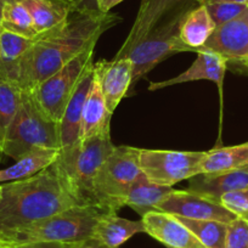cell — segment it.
Masks as SVG:
<instances>
[{
	"label": "cell",
	"instance_id": "1",
	"mask_svg": "<svg viewBox=\"0 0 248 248\" xmlns=\"http://www.w3.org/2000/svg\"><path fill=\"white\" fill-rule=\"evenodd\" d=\"M119 21L114 14L73 9L63 25L35 38L27 52L8 71L5 79L21 90L34 89L83 50L96 44L105 31Z\"/></svg>",
	"mask_w": 248,
	"mask_h": 248
},
{
	"label": "cell",
	"instance_id": "2",
	"mask_svg": "<svg viewBox=\"0 0 248 248\" xmlns=\"http://www.w3.org/2000/svg\"><path fill=\"white\" fill-rule=\"evenodd\" d=\"M196 4V0H142L134 26L116 55L132 60V88L159 62L190 51L180 39V26Z\"/></svg>",
	"mask_w": 248,
	"mask_h": 248
},
{
	"label": "cell",
	"instance_id": "3",
	"mask_svg": "<svg viewBox=\"0 0 248 248\" xmlns=\"http://www.w3.org/2000/svg\"><path fill=\"white\" fill-rule=\"evenodd\" d=\"M1 187L0 245L13 233L79 204L55 163L28 179L1 184Z\"/></svg>",
	"mask_w": 248,
	"mask_h": 248
},
{
	"label": "cell",
	"instance_id": "4",
	"mask_svg": "<svg viewBox=\"0 0 248 248\" xmlns=\"http://www.w3.org/2000/svg\"><path fill=\"white\" fill-rule=\"evenodd\" d=\"M109 212L96 206H73L13 233L1 246L31 242H60L63 245L90 238L97 221Z\"/></svg>",
	"mask_w": 248,
	"mask_h": 248
},
{
	"label": "cell",
	"instance_id": "5",
	"mask_svg": "<svg viewBox=\"0 0 248 248\" xmlns=\"http://www.w3.org/2000/svg\"><path fill=\"white\" fill-rule=\"evenodd\" d=\"M38 149H60L59 123L40 109L31 90H22L20 106L9 128L1 155L17 161Z\"/></svg>",
	"mask_w": 248,
	"mask_h": 248
},
{
	"label": "cell",
	"instance_id": "6",
	"mask_svg": "<svg viewBox=\"0 0 248 248\" xmlns=\"http://www.w3.org/2000/svg\"><path fill=\"white\" fill-rule=\"evenodd\" d=\"M139 154L137 147L116 146L102 162L93 187L97 207L117 214L125 206L130 187L141 173Z\"/></svg>",
	"mask_w": 248,
	"mask_h": 248
},
{
	"label": "cell",
	"instance_id": "7",
	"mask_svg": "<svg viewBox=\"0 0 248 248\" xmlns=\"http://www.w3.org/2000/svg\"><path fill=\"white\" fill-rule=\"evenodd\" d=\"M114 147L109 133H101L82 140L67 159L55 162L71 192L82 206H96L93 190L95 175Z\"/></svg>",
	"mask_w": 248,
	"mask_h": 248
},
{
	"label": "cell",
	"instance_id": "8",
	"mask_svg": "<svg viewBox=\"0 0 248 248\" xmlns=\"http://www.w3.org/2000/svg\"><path fill=\"white\" fill-rule=\"evenodd\" d=\"M95 46L96 44L88 46L56 73L31 90L40 109L56 123L61 119L87 68L94 63Z\"/></svg>",
	"mask_w": 248,
	"mask_h": 248
},
{
	"label": "cell",
	"instance_id": "9",
	"mask_svg": "<svg viewBox=\"0 0 248 248\" xmlns=\"http://www.w3.org/2000/svg\"><path fill=\"white\" fill-rule=\"evenodd\" d=\"M204 152L168 151L140 149L141 173L152 183L170 186L202 174L201 163Z\"/></svg>",
	"mask_w": 248,
	"mask_h": 248
},
{
	"label": "cell",
	"instance_id": "10",
	"mask_svg": "<svg viewBox=\"0 0 248 248\" xmlns=\"http://www.w3.org/2000/svg\"><path fill=\"white\" fill-rule=\"evenodd\" d=\"M157 211L166 212L181 218L195 220H216L230 224L237 217L221 206L220 202L214 201L202 195L187 190H173L158 206Z\"/></svg>",
	"mask_w": 248,
	"mask_h": 248
},
{
	"label": "cell",
	"instance_id": "11",
	"mask_svg": "<svg viewBox=\"0 0 248 248\" xmlns=\"http://www.w3.org/2000/svg\"><path fill=\"white\" fill-rule=\"evenodd\" d=\"M93 73H94V63L87 68L59 122L60 155L56 159L57 162L67 159L80 144L83 107L92 85Z\"/></svg>",
	"mask_w": 248,
	"mask_h": 248
},
{
	"label": "cell",
	"instance_id": "12",
	"mask_svg": "<svg viewBox=\"0 0 248 248\" xmlns=\"http://www.w3.org/2000/svg\"><path fill=\"white\" fill-rule=\"evenodd\" d=\"M211 51L226 61H235L248 54V9L238 17L218 26L206 44L196 52Z\"/></svg>",
	"mask_w": 248,
	"mask_h": 248
},
{
	"label": "cell",
	"instance_id": "13",
	"mask_svg": "<svg viewBox=\"0 0 248 248\" xmlns=\"http://www.w3.org/2000/svg\"><path fill=\"white\" fill-rule=\"evenodd\" d=\"M107 109L113 114L117 106L132 88L133 62L129 57H114L94 63Z\"/></svg>",
	"mask_w": 248,
	"mask_h": 248
},
{
	"label": "cell",
	"instance_id": "14",
	"mask_svg": "<svg viewBox=\"0 0 248 248\" xmlns=\"http://www.w3.org/2000/svg\"><path fill=\"white\" fill-rule=\"evenodd\" d=\"M145 232L168 248H204L175 216L161 211L149 212L141 217Z\"/></svg>",
	"mask_w": 248,
	"mask_h": 248
},
{
	"label": "cell",
	"instance_id": "15",
	"mask_svg": "<svg viewBox=\"0 0 248 248\" xmlns=\"http://www.w3.org/2000/svg\"><path fill=\"white\" fill-rule=\"evenodd\" d=\"M226 70H228V61L220 55L211 51H200L197 52V57L194 63L185 72L164 82L150 83L149 90L154 92V90L163 89L181 83L195 82V80H211L216 83L221 90Z\"/></svg>",
	"mask_w": 248,
	"mask_h": 248
},
{
	"label": "cell",
	"instance_id": "16",
	"mask_svg": "<svg viewBox=\"0 0 248 248\" xmlns=\"http://www.w3.org/2000/svg\"><path fill=\"white\" fill-rule=\"evenodd\" d=\"M111 117L112 113L107 109L105 97L100 88L99 77L94 70L92 85L83 107L80 141L101 133H109Z\"/></svg>",
	"mask_w": 248,
	"mask_h": 248
},
{
	"label": "cell",
	"instance_id": "17",
	"mask_svg": "<svg viewBox=\"0 0 248 248\" xmlns=\"http://www.w3.org/2000/svg\"><path fill=\"white\" fill-rule=\"evenodd\" d=\"M189 187L186 189L187 191L202 195L219 202L220 196L225 192L248 189V167L219 175L200 174L189 179Z\"/></svg>",
	"mask_w": 248,
	"mask_h": 248
},
{
	"label": "cell",
	"instance_id": "18",
	"mask_svg": "<svg viewBox=\"0 0 248 248\" xmlns=\"http://www.w3.org/2000/svg\"><path fill=\"white\" fill-rule=\"evenodd\" d=\"M32 16L38 34L62 26L73 11L72 0H20Z\"/></svg>",
	"mask_w": 248,
	"mask_h": 248
},
{
	"label": "cell",
	"instance_id": "19",
	"mask_svg": "<svg viewBox=\"0 0 248 248\" xmlns=\"http://www.w3.org/2000/svg\"><path fill=\"white\" fill-rule=\"evenodd\" d=\"M140 232H145L142 220H129L108 213L97 221L92 237L111 248H119V246Z\"/></svg>",
	"mask_w": 248,
	"mask_h": 248
},
{
	"label": "cell",
	"instance_id": "20",
	"mask_svg": "<svg viewBox=\"0 0 248 248\" xmlns=\"http://www.w3.org/2000/svg\"><path fill=\"white\" fill-rule=\"evenodd\" d=\"M248 167V142L217 147L204 152L201 170L204 175H219Z\"/></svg>",
	"mask_w": 248,
	"mask_h": 248
},
{
	"label": "cell",
	"instance_id": "21",
	"mask_svg": "<svg viewBox=\"0 0 248 248\" xmlns=\"http://www.w3.org/2000/svg\"><path fill=\"white\" fill-rule=\"evenodd\" d=\"M173 191L170 186H162L150 181L144 173L135 179L128 194L125 206L134 209L139 216L144 217L149 212L157 211L163 200Z\"/></svg>",
	"mask_w": 248,
	"mask_h": 248
},
{
	"label": "cell",
	"instance_id": "22",
	"mask_svg": "<svg viewBox=\"0 0 248 248\" xmlns=\"http://www.w3.org/2000/svg\"><path fill=\"white\" fill-rule=\"evenodd\" d=\"M59 155V150L54 149H38L25 155L18 158L13 166L0 169V185L28 179L40 173L55 163Z\"/></svg>",
	"mask_w": 248,
	"mask_h": 248
},
{
	"label": "cell",
	"instance_id": "23",
	"mask_svg": "<svg viewBox=\"0 0 248 248\" xmlns=\"http://www.w3.org/2000/svg\"><path fill=\"white\" fill-rule=\"evenodd\" d=\"M216 30L213 20L209 16L204 4H200L192 9L180 26V39L189 47L190 51L196 52L203 46L213 31Z\"/></svg>",
	"mask_w": 248,
	"mask_h": 248
},
{
	"label": "cell",
	"instance_id": "24",
	"mask_svg": "<svg viewBox=\"0 0 248 248\" xmlns=\"http://www.w3.org/2000/svg\"><path fill=\"white\" fill-rule=\"evenodd\" d=\"M34 39L0 27V78L5 79L8 71L27 52L34 43Z\"/></svg>",
	"mask_w": 248,
	"mask_h": 248
},
{
	"label": "cell",
	"instance_id": "25",
	"mask_svg": "<svg viewBox=\"0 0 248 248\" xmlns=\"http://www.w3.org/2000/svg\"><path fill=\"white\" fill-rule=\"evenodd\" d=\"M21 96L22 90L15 83L0 78V155L3 152L9 128L20 106Z\"/></svg>",
	"mask_w": 248,
	"mask_h": 248
},
{
	"label": "cell",
	"instance_id": "26",
	"mask_svg": "<svg viewBox=\"0 0 248 248\" xmlns=\"http://www.w3.org/2000/svg\"><path fill=\"white\" fill-rule=\"evenodd\" d=\"M204 248H225L229 224L216 220H195L176 217Z\"/></svg>",
	"mask_w": 248,
	"mask_h": 248
},
{
	"label": "cell",
	"instance_id": "27",
	"mask_svg": "<svg viewBox=\"0 0 248 248\" xmlns=\"http://www.w3.org/2000/svg\"><path fill=\"white\" fill-rule=\"evenodd\" d=\"M0 27L31 39L39 35L35 31L30 11L20 0L4 4Z\"/></svg>",
	"mask_w": 248,
	"mask_h": 248
},
{
	"label": "cell",
	"instance_id": "28",
	"mask_svg": "<svg viewBox=\"0 0 248 248\" xmlns=\"http://www.w3.org/2000/svg\"><path fill=\"white\" fill-rule=\"evenodd\" d=\"M204 6H206L212 20H213L216 27L238 17L241 14H243L248 9V6L245 4L226 3V1H219V3L206 1Z\"/></svg>",
	"mask_w": 248,
	"mask_h": 248
},
{
	"label": "cell",
	"instance_id": "29",
	"mask_svg": "<svg viewBox=\"0 0 248 248\" xmlns=\"http://www.w3.org/2000/svg\"><path fill=\"white\" fill-rule=\"evenodd\" d=\"M219 202L237 218L248 221V189L225 192L220 196Z\"/></svg>",
	"mask_w": 248,
	"mask_h": 248
},
{
	"label": "cell",
	"instance_id": "30",
	"mask_svg": "<svg viewBox=\"0 0 248 248\" xmlns=\"http://www.w3.org/2000/svg\"><path fill=\"white\" fill-rule=\"evenodd\" d=\"M225 248H248V221L237 218L229 224Z\"/></svg>",
	"mask_w": 248,
	"mask_h": 248
},
{
	"label": "cell",
	"instance_id": "31",
	"mask_svg": "<svg viewBox=\"0 0 248 248\" xmlns=\"http://www.w3.org/2000/svg\"><path fill=\"white\" fill-rule=\"evenodd\" d=\"M63 248H111V247L104 245V243L95 240V238L90 237V238H87V240L79 241V242L63 245Z\"/></svg>",
	"mask_w": 248,
	"mask_h": 248
},
{
	"label": "cell",
	"instance_id": "32",
	"mask_svg": "<svg viewBox=\"0 0 248 248\" xmlns=\"http://www.w3.org/2000/svg\"><path fill=\"white\" fill-rule=\"evenodd\" d=\"M10 248H63V243L60 242H31L22 245L9 246Z\"/></svg>",
	"mask_w": 248,
	"mask_h": 248
},
{
	"label": "cell",
	"instance_id": "33",
	"mask_svg": "<svg viewBox=\"0 0 248 248\" xmlns=\"http://www.w3.org/2000/svg\"><path fill=\"white\" fill-rule=\"evenodd\" d=\"M228 68L232 70L233 72L240 73H247L248 75V54L245 57L240 60H235V61L228 62Z\"/></svg>",
	"mask_w": 248,
	"mask_h": 248
},
{
	"label": "cell",
	"instance_id": "34",
	"mask_svg": "<svg viewBox=\"0 0 248 248\" xmlns=\"http://www.w3.org/2000/svg\"><path fill=\"white\" fill-rule=\"evenodd\" d=\"M123 0H96V9L101 13L107 14L109 13L112 8H114L116 5H118L119 3H122Z\"/></svg>",
	"mask_w": 248,
	"mask_h": 248
},
{
	"label": "cell",
	"instance_id": "35",
	"mask_svg": "<svg viewBox=\"0 0 248 248\" xmlns=\"http://www.w3.org/2000/svg\"><path fill=\"white\" fill-rule=\"evenodd\" d=\"M72 4L78 10H97L96 0H72Z\"/></svg>",
	"mask_w": 248,
	"mask_h": 248
},
{
	"label": "cell",
	"instance_id": "36",
	"mask_svg": "<svg viewBox=\"0 0 248 248\" xmlns=\"http://www.w3.org/2000/svg\"><path fill=\"white\" fill-rule=\"evenodd\" d=\"M211 3H219V1H226V3H236V4H245L248 5V0H207Z\"/></svg>",
	"mask_w": 248,
	"mask_h": 248
},
{
	"label": "cell",
	"instance_id": "37",
	"mask_svg": "<svg viewBox=\"0 0 248 248\" xmlns=\"http://www.w3.org/2000/svg\"><path fill=\"white\" fill-rule=\"evenodd\" d=\"M3 8H4V3H3V1H0V23H1V15H3Z\"/></svg>",
	"mask_w": 248,
	"mask_h": 248
},
{
	"label": "cell",
	"instance_id": "38",
	"mask_svg": "<svg viewBox=\"0 0 248 248\" xmlns=\"http://www.w3.org/2000/svg\"><path fill=\"white\" fill-rule=\"evenodd\" d=\"M0 1H3L4 4H6V3H13V1H16V0H0Z\"/></svg>",
	"mask_w": 248,
	"mask_h": 248
},
{
	"label": "cell",
	"instance_id": "39",
	"mask_svg": "<svg viewBox=\"0 0 248 248\" xmlns=\"http://www.w3.org/2000/svg\"><path fill=\"white\" fill-rule=\"evenodd\" d=\"M1 196H3V187L0 185V200H1Z\"/></svg>",
	"mask_w": 248,
	"mask_h": 248
},
{
	"label": "cell",
	"instance_id": "40",
	"mask_svg": "<svg viewBox=\"0 0 248 248\" xmlns=\"http://www.w3.org/2000/svg\"><path fill=\"white\" fill-rule=\"evenodd\" d=\"M197 3H200V4H204L207 1V0H196Z\"/></svg>",
	"mask_w": 248,
	"mask_h": 248
},
{
	"label": "cell",
	"instance_id": "41",
	"mask_svg": "<svg viewBox=\"0 0 248 248\" xmlns=\"http://www.w3.org/2000/svg\"><path fill=\"white\" fill-rule=\"evenodd\" d=\"M1 248H10L9 246H1Z\"/></svg>",
	"mask_w": 248,
	"mask_h": 248
},
{
	"label": "cell",
	"instance_id": "42",
	"mask_svg": "<svg viewBox=\"0 0 248 248\" xmlns=\"http://www.w3.org/2000/svg\"><path fill=\"white\" fill-rule=\"evenodd\" d=\"M0 248H1V245H0Z\"/></svg>",
	"mask_w": 248,
	"mask_h": 248
},
{
	"label": "cell",
	"instance_id": "43",
	"mask_svg": "<svg viewBox=\"0 0 248 248\" xmlns=\"http://www.w3.org/2000/svg\"><path fill=\"white\" fill-rule=\"evenodd\" d=\"M247 6H248V5H247Z\"/></svg>",
	"mask_w": 248,
	"mask_h": 248
}]
</instances>
